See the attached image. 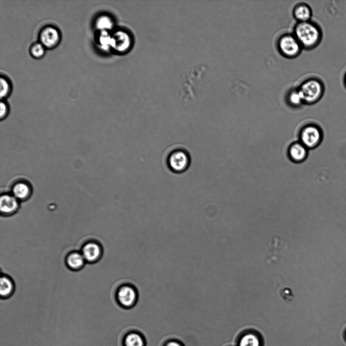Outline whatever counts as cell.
Wrapping results in <instances>:
<instances>
[{
    "label": "cell",
    "mask_w": 346,
    "mask_h": 346,
    "mask_svg": "<svg viewBox=\"0 0 346 346\" xmlns=\"http://www.w3.org/2000/svg\"><path fill=\"white\" fill-rule=\"evenodd\" d=\"M0 117L1 119H2L7 116L8 112V107L5 102L2 101L0 104Z\"/></svg>",
    "instance_id": "obj_23"
},
{
    "label": "cell",
    "mask_w": 346,
    "mask_h": 346,
    "mask_svg": "<svg viewBox=\"0 0 346 346\" xmlns=\"http://www.w3.org/2000/svg\"><path fill=\"white\" fill-rule=\"evenodd\" d=\"M293 35L302 48L312 49L321 42L322 32L320 26L310 21L298 22L294 28Z\"/></svg>",
    "instance_id": "obj_1"
},
{
    "label": "cell",
    "mask_w": 346,
    "mask_h": 346,
    "mask_svg": "<svg viewBox=\"0 0 346 346\" xmlns=\"http://www.w3.org/2000/svg\"><path fill=\"white\" fill-rule=\"evenodd\" d=\"M86 260L81 252H70L66 257L65 262L67 267L72 271H79L83 267Z\"/></svg>",
    "instance_id": "obj_11"
},
{
    "label": "cell",
    "mask_w": 346,
    "mask_h": 346,
    "mask_svg": "<svg viewBox=\"0 0 346 346\" xmlns=\"http://www.w3.org/2000/svg\"><path fill=\"white\" fill-rule=\"evenodd\" d=\"M125 346H144V340L141 336L136 333L128 334L125 339Z\"/></svg>",
    "instance_id": "obj_18"
},
{
    "label": "cell",
    "mask_w": 346,
    "mask_h": 346,
    "mask_svg": "<svg viewBox=\"0 0 346 346\" xmlns=\"http://www.w3.org/2000/svg\"><path fill=\"white\" fill-rule=\"evenodd\" d=\"M112 25L111 19L105 15L99 16L95 22V26L100 31H107L111 28Z\"/></svg>",
    "instance_id": "obj_17"
},
{
    "label": "cell",
    "mask_w": 346,
    "mask_h": 346,
    "mask_svg": "<svg viewBox=\"0 0 346 346\" xmlns=\"http://www.w3.org/2000/svg\"><path fill=\"white\" fill-rule=\"evenodd\" d=\"M111 37L107 31H100L98 41L102 49L106 50L110 46Z\"/></svg>",
    "instance_id": "obj_21"
},
{
    "label": "cell",
    "mask_w": 346,
    "mask_h": 346,
    "mask_svg": "<svg viewBox=\"0 0 346 346\" xmlns=\"http://www.w3.org/2000/svg\"><path fill=\"white\" fill-rule=\"evenodd\" d=\"M31 187L27 182L20 181L15 183L12 187L13 196L17 200H24L31 194Z\"/></svg>",
    "instance_id": "obj_13"
},
{
    "label": "cell",
    "mask_w": 346,
    "mask_h": 346,
    "mask_svg": "<svg viewBox=\"0 0 346 346\" xmlns=\"http://www.w3.org/2000/svg\"><path fill=\"white\" fill-rule=\"evenodd\" d=\"M304 103L314 104L322 97L325 86L322 81L317 78H310L303 81L298 88Z\"/></svg>",
    "instance_id": "obj_2"
},
{
    "label": "cell",
    "mask_w": 346,
    "mask_h": 346,
    "mask_svg": "<svg viewBox=\"0 0 346 346\" xmlns=\"http://www.w3.org/2000/svg\"><path fill=\"white\" fill-rule=\"evenodd\" d=\"M239 346H260V341L255 334H246L241 338Z\"/></svg>",
    "instance_id": "obj_19"
},
{
    "label": "cell",
    "mask_w": 346,
    "mask_h": 346,
    "mask_svg": "<svg viewBox=\"0 0 346 346\" xmlns=\"http://www.w3.org/2000/svg\"><path fill=\"white\" fill-rule=\"evenodd\" d=\"M293 15L298 22L310 21L312 15L311 8L306 4H299L293 9Z\"/></svg>",
    "instance_id": "obj_12"
},
{
    "label": "cell",
    "mask_w": 346,
    "mask_h": 346,
    "mask_svg": "<svg viewBox=\"0 0 346 346\" xmlns=\"http://www.w3.org/2000/svg\"><path fill=\"white\" fill-rule=\"evenodd\" d=\"M15 285L12 280L6 275L2 276L0 279V295L2 298L11 296L14 291Z\"/></svg>",
    "instance_id": "obj_14"
},
{
    "label": "cell",
    "mask_w": 346,
    "mask_h": 346,
    "mask_svg": "<svg viewBox=\"0 0 346 346\" xmlns=\"http://www.w3.org/2000/svg\"><path fill=\"white\" fill-rule=\"evenodd\" d=\"M114 297L117 303L124 309L133 307L138 299V292L132 284L124 283L117 288Z\"/></svg>",
    "instance_id": "obj_3"
},
{
    "label": "cell",
    "mask_w": 346,
    "mask_h": 346,
    "mask_svg": "<svg viewBox=\"0 0 346 346\" xmlns=\"http://www.w3.org/2000/svg\"><path fill=\"white\" fill-rule=\"evenodd\" d=\"M167 165L170 170L176 173L186 170L190 163V157L185 149L175 148L171 149L167 155Z\"/></svg>",
    "instance_id": "obj_4"
},
{
    "label": "cell",
    "mask_w": 346,
    "mask_h": 346,
    "mask_svg": "<svg viewBox=\"0 0 346 346\" xmlns=\"http://www.w3.org/2000/svg\"><path fill=\"white\" fill-rule=\"evenodd\" d=\"M45 53V47L40 42L32 44L30 48V53L35 58L42 57Z\"/></svg>",
    "instance_id": "obj_20"
},
{
    "label": "cell",
    "mask_w": 346,
    "mask_h": 346,
    "mask_svg": "<svg viewBox=\"0 0 346 346\" xmlns=\"http://www.w3.org/2000/svg\"><path fill=\"white\" fill-rule=\"evenodd\" d=\"M128 37L124 32H117L111 37L110 46L118 51H123L128 45Z\"/></svg>",
    "instance_id": "obj_15"
},
{
    "label": "cell",
    "mask_w": 346,
    "mask_h": 346,
    "mask_svg": "<svg viewBox=\"0 0 346 346\" xmlns=\"http://www.w3.org/2000/svg\"><path fill=\"white\" fill-rule=\"evenodd\" d=\"M0 97L1 99L7 97L11 91V86L9 81L3 76L1 77L0 79Z\"/></svg>",
    "instance_id": "obj_22"
},
{
    "label": "cell",
    "mask_w": 346,
    "mask_h": 346,
    "mask_svg": "<svg viewBox=\"0 0 346 346\" xmlns=\"http://www.w3.org/2000/svg\"><path fill=\"white\" fill-rule=\"evenodd\" d=\"M287 99L288 103L294 107L299 106L304 103L298 88L290 90L287 94Z\"/></svg>",
    "instance_id": "obj_16"
},
{
    "label": "cell",
    "mask_w": 346,
    "mask_h": 346,
    "mask_svg": "<svg viewBox=\"0 0 346 346\" xmlns=\"http://www.w3.org/2000/svg\"><path fill=\"white\" fill-rule=\"evenodd\" d=\"M166 346H182L180 343L176 341H172L166 344Z\"/></svg>",
    "instance_id": "obj_25"
},
{
    "label": "cell",
    "mask_w": 346,
    "mask_h": 346,
    "mask_svg": "<svg viewBox=\"0 0 346 346\" xmlns=\"http://www.w3.org/2000/svg\"><path fill=\"white\" fill-rule=\"evenodd\" d=\"M308 149L300 142L292 144L288 149L289 158L294 162H303L307 157Z\"/></svg>",
    "instance_id": "obj_10"
},
{
    "label": "cell",
    "mask_w": 346,
    "mask_h": 346,
    "mask_svg": "<svg viewBox=\"0 0 346 346\" xmlns=\"http://www.w3.org/2000/svg\"><path fill=\"white\" fill-rule=\"evenodd\" d=\"M345 337H346V332H345Z\"/></svg>",
    "instance_id": "obj_27"
},
{
    "label": "cell",
    "mask_w": 346,
    "mask_h": 346,
    "mask_svg": "<svg viewBox=\"0 0 346 346\" xmlns=\"http://www.w3.org/2000/svg\"><path fill=\"white\" fill-rule=\"evenodd\" d=\"M19 207L18 200L13 196L5 194L1 197L0 210L2 215H11L16 212Z\"/></svg>",
    "instance_id": "obj_9"
},
{
    "label": "cell",
    "mask_w": 346,
    "mask_h": 346,
    "mask_svg": "<svg viewBox=\"0 0 346 346\" xmlns=\"http://www.w3.org/2000/svg\"><path fill=\"white\" fill-rule=\"evenodd\" d=\"M343 83H344V85L346 88V72H345L343 76Z\"/></svg>",
    "instance_id": "obj_26"
},
{
    "label": "cell",
    "mask_w": 346,
    "mask_h": 346,
    "mask_svg": "<svg viewBox=\"0 0 346 346\" xmlns=\"http://www.w3.org/2000/svg\"><path fill=\"white\" fill-rule=\"evenodd\" d=\"M39 38L40 43L45 48L52 49L59 44L60 34L55 27L47 26L41 30Z\"/></svg>",
    "instance_id": "obj_7"
},
{
    "label": "cell",
    "mask_w": 346,
    "mask_h": 346,
    "mask_svg": "<svg viewBox=\"0 0 346 346\" xmlns=\"http://www.w3.org/2000/svg\"><path fill=\"white\" fill-rule=\"evenodd\" d=\"M290 291L291 290L289 289H283V291L281 293V294L282 295V297H283L284 299H286L287 297H288V295L292 297V296L293 295V293H292V292Z\"/></svg>",
    "instance_id": "obj_24"
},
{
    "label": "cell",
    "mask_w": 346,
    "mask_h": 346,
    "mask_svg": "<svg viewBox=\"0 0 346 346\" xmlns=\"http://www.w3.org/2000/svg\"><path fill=\"white\" fill-rule=\"evenodd\" d=\"M81 252L86 261L89 263H94L101 258L103 249L99 243L94 241H90L83 246Z\"/></svg>",
    "instance_id": "obj_8"
},
{
    "label": "cell",
    "mask_w": 346,
    "mask_h": 346,
    "mask_svg": "<svg viewBox=\"0 0 346 346\" xmlns=\"http://www.w3.org/2000/svg\"><path fill=\"white\" fill-rule=\"evenodd\" d=\"M278 48L283 56L289 58L298 56L302 48L293 34L281 35L278 41Z\"/></svg>",
    "instance_id": "obj_6"
},
{
    "label": "cell",
    "mask_w": 346,
    "mask_h": 346,
    "mask_svg": "<svg viewBox=\"0 0 346 346\" xmlns=\"http://www.w3.org/2000/svg\"><path fill=\"white\" fill-rule=\"evenodd\" d=\"M323 133L321 128L315 124L304 127L300 134V142L307 149H314L322 142Z\"/></svg>",
    "instance_id": "obj_5"
}]
</instances>
